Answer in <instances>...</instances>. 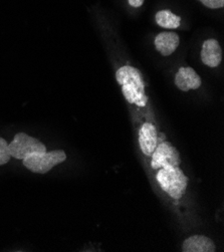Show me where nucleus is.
<instances>
[{
    "instance_id": "obj_8",
    "label": "nucleus",
    "mask_w": 224,
    "mask_h": 252,
    "mask_svg": "<svg viewBox=\"0 0 224 252\" xmlns=\"http://www.w3.org/2000/svg\"><path fill=\"white\" fill-rule=\"evenodd\" d=\"M202 63L210 67H216L222 61V50L216 39H207L204 41L201 49Z\"/></svg>"
},
{
    "instance_id": "obj_9",
    "label": "nucleus",
    "mask_w": 224,
    "mask_h": 252,
    "mask_svg": "<svg viewBox=\"0 0 224 252\" xmlns=\"http://www.w3.org/2000/svg\"><path fill=\"white\" fill-rule=\"evenodd\" d=\"M179 42L180 38L175 32H161L155 38L156 49L164 57H168L175 52Z\"/></svg>"
},
{
    "instance_id": "obj_13",
    "label": "nucleus",
    "mask_w": 224,
    "mask_h": 252,
    "mask_svg": "<svg viewBox=\"0 0 224 252\" xmlns=\"http://www.w3.org/2000/svg\"><path fill=\"white\" fill-rule=\"evenodd\" d=\"M199 1L211 9L221 8L224 5V0H199Z\"/></svg>"
},
{
    "instance_id": "obj_14",
    "label": "nucleus",
    "mask_w": 224,
    "mask_h": 252,
    "mask_svg": "<svg viewBox=\"0 0 224 252\" xmlns=\"http://www.w3.org/2000/svg\"><path fill=\"white\" fill-rule=\"evenodd\" d=\"M128 2L133 7H140L144 3V0H128Z\"/></svg>"
},
{
    "instance_id": "obj_11",
    "label": "nucleus",
    "mask_w": 224,
    "mask_h": 252,
    "mask_svg": "<svg viewBox=\"0 0 224 252\" xmlns=\"http://www.w3.org/2000/svg\"><path fill=\"white\" fill-rule=\"evenodd\" d=\"M155 19H156V22L159 27H161L163 29L176 30L180 27L181 18L168 9L158 11L156 13Z\"/></svg>"
},
{
    "instance_id": "obj_1",
    "label": "nucleus",
    "mask_w": 224,
    "mask_h": 252,
    "mask_svg": "<svg viewBox=\"0 0 224 252\" xmlns=\"http://www.w3.org/2000/svg\"><path fill=\"white\" fill-rule=\"evenodd\" d=\"M116 78L128 103L138 107L147 105L148 96L145 94V84L137 68L130 65L122 66L118 69Z\"/></svg>"
},
{
    "instance_id": "obj_4",
    "label": "nucleus",
    "mask_w": 224,
    "mask_h": 252,
    "mask_svg": "<svg viewBox=\"0 0 224 252\" xmlns=\"http://www.w3.org/2000/svg\"><path fill=\"white\" fill-rule=\"evenodd\" d=\"M8 148L10 156L18 160L26 159L34 153L46 152V147L41 142L26 133L16 134Z\"/></svg>"
},
{
    "instance_id": "obj_10",
    "label": "nucleus",
    "mask_w": 224,
    "mask_h": 252,
    "mask_svg": "<svg viewBox=\"0 0 224 252\" xmlns=\"http://www.w3.org/2000/svg\"><path fill=\"white\" fill-rule=\"evenodd\" d=\"M184 252H213L215 251L214 242L203 235H193L187 238L182 245Z\"/></svg>"
},
{
    "instance_id": "obj_3",
    "label": "nucleus",
    "mask_w": 224,
    "mask_h": 252,
    "mask_svg": "<svg viewBox=\"0 0 224 252\" xmlns=\"http://www.w3.org/2000/svg\"><path fill=\"white\" fill-rule=\"evenodd\" d=\"M66 160V154L63 150L51 151V152L34 153L23 159V165L29 170L37 174H45L55 166L64 163Z\"/></svg>"
},
{
    "instance_id": "obj_2",
    "label": "nucleus",
    "mask_w": 224,
    "mask_h": 252,
    "mask_svg": "<svg viewBox=\"0 0 224 252\" xmlns=\"http://www.w3.org/2000/svg\"><path fill=\"white\" fill-rule=\"evenodd\" d=\"M156 179L160 187L173 199L179 200L187 188L188 178L179 166H168L159 169Z\"/></svg>"
},
{
    "instance_id": "obj_12",
    "label": "nucleus",
    "mask_w": 224,
    "mask_h": 252,
    "mask_svg": "<svg viewBox=\"0 0 224 252\" xmlns=\"http://www.w3.org/2000/svg\"><path fill=\"white\" fill-rule=\"evenodd\" d=\"M10 157L8 143L3 138H0V166L8 163Z\"/></svg>"
},
{
    "instance_id": "obj_5",
    "label": "nucleus",
    "mask_w": 224,
    "mask_h": 252,
    "mask_svg": "<svg viewBox=\"0 0 224 252\" xmlns=\"http://www.w3.org/2000/svg\"><path fill=\"white\" fill-rule=\"evenodd\" d=\"M151 167L154 170H159L163 167L179 166L181 159L176 148L169 142H162L159 144L152 154Z\"/></svg>"
},
{
    "instance_id": "obj_6",
    "label": "nucleus",
    "mask_w": 224,
    "mask_h": 252,
    "mask_svg": "<svg viewBox=\"0 0 224 252\" xmlns=\"http://www.w3.org/2000/svg\"><path fill=\"white\" fill-rule=\"evenodd\" d=\"M139 144L144 155L151 157L158 146V133L156 127L150 123H145L139 131Z\"/></svg>"
},
{
    "instance_id": "obj_7",
    "label": "nucleus",
    "mask_w": 224,
    "mask_h": 252,
    "mask_svg": "<svg viewBox=\"0 0 224 252\" xmlns=\"http://www.w3.org/2000/svg\"><path fill=\"white\" fill-rule=\"evenodd\" d=\"M175 85L182 92H188L200 87L201 79L192 67H181L175 75Z\"/></svg>"
}]
</instances>
